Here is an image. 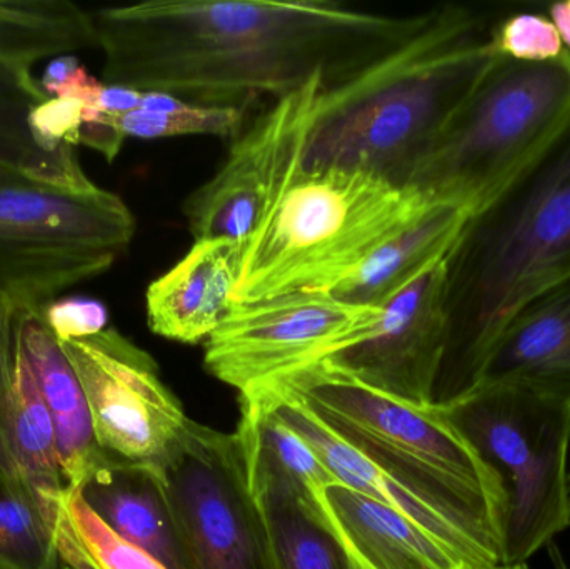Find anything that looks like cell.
I'll return each mask as SVG.
<instances>
[{"label":"cell","instance_id":"obj_37","mask_svg":"<svg viewBox=\"0 0 570 569\" xmlns=\"http://www.w3.org/2000/svg\"><path fill=\"white\" fill-rule=\"evenodd\" d=\"M501 569H531L528 567V563L518 565V567H511V568H501Z\"/></svg>","mask_w":570,"mask_h":569},{"label":"cell","instance_id":"obj_19","mask_svg":"<svg viewBox=\"0 0 570 569\" xmlns=\"http://www.w3.org/2000/svg\"><path fill=\"white\" fill-rule=\"evenodd\" d=\"M0 474L27 488L59 528L66 517L67 487L56 426L17 346L12 381L0 398Z\"/></svg>","mask_w":570,"mask_h":569},{"label":"cell","instance_id":"obj_1","mask_svg":"<svg viewBox=\"0 0 570 569\" xmlns=\"http://www.w3.org/2000/svg\"><path fill=\"white\" fill-rule=\"evenodd\" d=\"M107 86L247 110L322 77L335 89L417 32L334 0H147L92 10Z\"/></svg>","mask_w":570,"mask_h":569},{"label":"cell","instance_id":"obj_25","mask_svg":"<svg viewBox=\"0 0 570 569\" xmlns=\"http://www.w3.org/2000/svg\"><path fill=\"white\" fill-rule=\"evenodd\" d=\"M114 119L126 139L216 136L234 140L246 129V110L199 106L163 92H142L137 109Z\"/></svg>","mask_w":570,"mask_h":569},{"label":"cell","instance_id":"obj_2","mask_svg":"<svg viewBox=\"0 0 570 569\" xmlns=\"http://www.w3.org/2000/svg\"><path fill=\"white\" fill-rule=\"evenodd\" d=\"M494 30L468 7L429 10L424 26L405 42L321 94L301 170H364L407 186L501 57Z\"/></svg>","mask_w":570,"mask_h":569},{"label":"cell","instance_id":"obj_29","mask_svg":"<svg viewBox=\"0 0 570 569\" xmlns=\"http://www.w3.org/2000/svg\"><path fill=\"white\" fill-rule=\"evenodd\" d=\"M494 42L501 56L522 62H546L566 49L551 19L538 13H518L495 26Z\"/></svg>","mask_w":570,"mask_h":569},{"label":"cell","instance_id":"obj_9","mask_svg":"<svg viewBox=\"0 0 570 569\" xmlns=\"http://www.w3.org/2000/svg\"><path fill=\"white\" fill-rule=\"evenodd\" d=\"M160 470L189 569H277L236 434L194 421Z\"/></svg>","mask_w":570,"mask_h":569},{"label":"cell","instance_id":"obj_12","mask_svg":"<svg viewBox=\"0 0 570 569\" xmlns=\"http://www.w3.org/2000/svg\"><path fill=\"white\" fill-rule=\"evenodd\" d=\"M60 344L82 383L100 450L163 467L194 421L164 384L156 360L112 327Z\"/></svg>","mask_w":570,"mask_h":569},{"label":"cell","instance_id":"obj_30","mask_svg":"<svg viewBox=\"0 0 570 569\" xmlns=\"http://www.w3.org/2000/svg\"><path fill=\"white\" fill-rule=\"evenodd\" d=\"M47 327L59 343L86 340L107 330L109 311L106 304L89 297H63L42 311Z\"/></svg>","mask_w":570,"mask_h":569},{"label":"cell","instance_id":"obj_26","mask_svg":"<svg viewBox=\"0 0 570 569\" xmlns=\"http://www.w3.org/2000/svg\"><path fill=\"white\" fill-rule=\"evenodd\" d=\"M56 530L37 498L0 474V569H59Z\"/></svg>","mask_w":570,"mask_h":569},{"label":"cell","instance_id":"obj_34","mask_svg":"<svg viewBox=\"0 0 570 569\" xmlns=\"http://www.w3.org/2000/svg\"><path fill=\"white\" fill-rule=\"evenodd\" d=\"M80 66L82 63L79 62V59L70 56V53L69 56L53 57L52 62L47 66L46 72H43L42 80H40V87H42L43 92L49 97H56L60 87L72 77V73Z\"/></svg>","mask_w":570,"mask_h":569},{"label":"cell","instance_id":"obj_27","mask_svg":"<svg viewBox=\"0 0 570 569\" xmlns=\"http://www.w3.org/2000/svg\"><path fill=\"white\" fill-rule=\"evenodd\" d=\"M257 503L266 517L277 569H354L341 543L298 508L269 498Z\"/></svg>","mask_w":570,"mask_h":569},{"label":"cell","instance_id":"obj_32","mask_svg":"<svg viewBox=\"0 0 570 569\" xmlns=\"http://www.w3.org/2000/svg\"><path fill=\"white\" fill-rule=\"evenodd\" d=\"M16 311L0 301V398L9 390L16 361Z\"/></svg>","mask_w":570,"mask_h":569},{"label":"cell","instance_id":"obj_33","mask_svg":"<svg viewBox=\"0 0 570 569\" xmlns=\"http://www.w3.org/2000/svg\"><path fill=\"white\" fill-rule=\"evenodd\" d=\"M140 99H142L140 90L122 86H107L106 84L100 94L99 107L104 114H109V116H122V114L137 109Z\"/></svg>","mask_w":570,"mask_h":569},{"label":"cell","instance_id":"obj_18","mask_svg":"<svg viewBox=\"0 0 570 569\" xmlns=\"http://www.w3.org/2000/svg\"><path fill=\"white\" fill-rule=\"evenodd\" d=\"M13 327L17 350L26 357L56 426L67 491H76L104 454L82 383L42 313L16 311Z\"/></svg>","mask_w":570,"mask_h":569},{"label":"cell","instance_id":"obj_13","mask_svg":"<svg viewBox=\"0 0 570 569\" xmlns=\"http://www.w3.org/2000/svg\"><path fill=\"white\" fill-rule=\"evenodd\" d=\"M253 390L269 398L284 423L311 444L344 487L404 514L458 558L464 569L502 568L501 537L491 524L372 460L325 426L298 398L283 387L266 384Z\"/></svg>","mask_w":570,"mask_h":569},{"label":"cell","instance_id":"obj_4","mask_svg":"<svg viewBox=\"0 0 570 569\" xmlns=\"http://www.w3.org/2000/svg\"><path fill=\"white\" fill-rule=\"evenodd\" d=\"M431 206L364 170L298 169L247 241L236 303L331 293Z\"/></svg>","mask_w":570,"mask_h":569},{"label":"cell","instance_id":"obj_23","mask_svg":"<svg viewBox=\"0 0 570 569\" xmlns=\"http://www.w3.org/2000/svg\"><path fill=\"white\" fill-rule=\"evenodd\" d=\"M50 97L30 66L0 57V167L70 189L96 186L69 144L49 146L30 126V116Z\"/></svg>","mask_w":570,"mask_h":569},{"label":"cell","instance_id":"obj_35","mask_svg":"<svg viewBox=\"0 0 570 569\" xmlns=\"http://www.w3.org/2000/svg\"><path fill=\"white\" fill-rule=\"evenodd\" d=\"M551 20L561 36L566 49L570 50V0L568 2H558L551 7Z\"/></svg>","mask_w":570,"mask_h":569},{"label":"cell","instance_id":"obj_5","mask_svg":"<svg viewBox=\"0 0 570 569\" xmlns=\"http://www.w3.org/2000/svg\"><path fill=\"white\" fill-rule=\"evenodd\" d=\"M570 122V50L546 62L501 56L407 186L469 216L534 164Z\"/></svg>","mask_w":570,"mask_h":569},{"label":"cell","instance_id":"obj_3","mask_svg":"<svg viewBox=\"0 0 570 569\" xmlns=\"http://www.w3.org/2000/svg\"><path fill=\"white\" fill-rule=\"evenodd\" d=\"M448 267L439 406L478 386L492 346L525 304L570 279V122L534 164L469 217Z\"/></svg>","mask_w":570,"mask_h":569},{"label":"cell","instance_id":"obj_38","mask_svg":"<svg viewBox=\"0 0 570 569\" xmlns=\"http://www.w3.org/2000/svg\"><path fill=\"white\" fill-rule=\"evenodd\" d=\"M568 490H569V501H570V464H569V474H568Z\"/></svg>","mask_w":570,"mask_h":569},{"label":"cell","instance_id":"obj_16","mask_svg":"<svg viewBox=\"0 0 570 569\" xmlns=\"http://www.w3.org/2000/svg\"><path fill=\"white\" fill-rule=\"evenodd\" d=\"M246 243L200 239L146 293L147 324L157 336L184 344L209 340L236 307Z\"/></svg>","mask_w":570,"mask_h":569},{"label":"cell","instance_id":"obj_17","mask_svg":"<svg viewBox=\"0 0 570 569\" xmlns=\"http://www.w3.org/2000/svg\"><path fill=\"white\" fill-rule=\"evenodd\" d=\"M76 491L124 540L167 569H189L160 467L134 463L104 451Z\"/></svg>","mask_w":570,"mask_h":569},{"label":"cell","instance_id":"obj_7","mask_svg":"<svg viewBox=\"0 0 570 569\" xmlns=\"http://www.w3.org/2000/svg\"><path fill=\"white\" fill-rule=\"evenodd\" d=\"M267 384L294 394L325 426L372 460L481 518L501 537V484L439 404L382 393L325 361Z\"/></svg>","mask_w":570,"mask_h":569},{"label":"cell","instance_id":"obj_6","mask_svg":"<svg viewBox=\"0 0 570 569\" xmlns=\"http://www.w3.org/2000/svg\"><path fill=\"white\" fill-rule=\"evenodd\" d=\"M442 410L501 484L502 568L528 563L570 528V380L485 384Z\"/></svg>","mask_w":570,"mask_h":569},{"label":"cell","instance_id":"obj_14","mask_svg":"<svg viewBox=\"0 0 570 569\" xmlns=\"http://www.w3.org/2000/svg\"><path fill=\"white\" fill-rule=\"evenodd\" d=\"M448 257L384 304L381 320L368 336L325 363L382 393L411 403L434 404L448 350Z\"/></svg>","mask_w":570,"mask_h":569},{"label":"cell","instance_id":"obj_10","mask_svg":"<svg viewBox=\"0 0 570 569\" xmlns=\"http://www.w3.org/2000/svg\"><path fill=\"white\" fill-rule=\"evenodd\" d=\"M381 316L382 307L321 291L236 304L207 340L204 361L214 377L244 393L361 343Z\"/></svg>","mask_w":570,"mask_h":569},{"label":"cell","instance_id":"obj_11","mask_svg":"<svg viewBox=\"0 0 570 569\" xmlns=\"http://www.w3.org/2000/svg\"><path fill=\"white\" fill-rule=\"evenodd\" d=\"M324 90L325 80L317 77L276 100L233 140L223 166L184 203L194 239L224 237L247 244L301 169L305 140Z\"/></svg>","mask_w":570,"mask_h":569},{"label":"cell","instance_id":"obj_8","mask_svg":"<svg viewBox=\"0 0 570 569\" xmlns=\"http://www.w3.org/2000/svg\"><path fill=\"white\" fill-rule=\"evenodd\" d=\"M136 219L102 187L70 189L0 167V301L42 313L126 253Z\"/></svg>","mask_w":570,"mask_h":569},{"label":"cell","instance_id":"obj_24","mask_svg":"<svg viewBox=\"0 0 570 569\" xmlns=\"http://www.w3.org/2000/svg\"><path fill=\"white\" fill-rule=\"evenodd\" d=\"M96 46L92 16L69 0H0V57L32 66Z\"/></svg>","mask_w":570,"mask_h":569},{"label":"cell","instance_id":"obj_22","mask_svg":"<svg viewBox=\"0 0 570 569\" xmlns=\"http://www.w3.org/2000/svg\"><path fill=\"white\" fill-rule=\"evenodd\" d=\"M521 380H570V279L525 304L509 321L478 386Z\"/></svg>","mask_w":570,"mask_h":569},{"label":"cell","instance_id":"obj_15","mask_svg":"<svg viewBox=\"0 0 570 569\" xmlns=\"http://www.w3.org/2000/svg\"><path fill=\"white\" fill-rule=\"evenodd\" d=\"M236 438L257 500L285 501L321 524L341 543V530L328 503V490L342 484L311 444L276 413L257 390L239 393Z\"/></svg>","mask_w":570,"mask_h":569},{"label":"cell","instance_id":"obj_31","mask_svg":"<svg viewBox=\"0 0 570 569\" xmlns=\"http://www.w3.org/2000/svg\"><path fill=\"white\" fill-rule=\"evenodd\" d=\"M86 110V104L73 97H50L33 110L30 126L37 137L49 146H79Z\"/></svg>","mask_w":570,"mask_h":569},{"label":"cell","instance_id":"obj_20","mask_svg":"<svg viewBox=\"0 0 570 569\" xmlns=\"http://www.w3.org/2000/svg\"><path fill=\"white\" fill-rule=\"evenodd\" d=\"M327 497L352 568L464 569L431 534L387 504L344 484L331 488Z\"/></svg>","mask_w":570,"mask_h":569},{"label":"cell","instance_id":"obj_21","mask_svg":"<svg viewBox=\"0 0 570 569\" xmlns=\"http://www.w3.org/2000/svg\"><path fill=\"white\" fill-rule=\"evenodd\" d=\"M469 217L465 210L451 204H434L411 226L379 247L331 294L357 306H384L415 277L451 254Z\"/></svg>","mask_w":570,"mask_h":569},{"label":"cell","instance_id":"obj_36","mask_svg":"<svg viewBox=\"0 0 570 569\" xmlns=\"http://www.w3.org/2000/svg\"><path fill=\"white\" fill-rule=\"evenodd\" d=\"M548 553L549 558H551L552 568L554 569H570L568 560H566L564 555H562L561 548L552 541L551 545H548Z\"/></svg>","mask_w":570,"mask_h":569},{"label":"cell","instance_id":"obj_28","mask_svg":"<svg viewBox=\"0 0 570 569\" xmlns=\"http://www.w3.org/2000/svg\"><path fill=\"white\" fill-rule=\"evenodd\" d=\"M66 513L77 541L97 569H167L107 527L77 491H67Z\"/></svg>","mask_w":570,"mask_h":569},{"label":"cell","instance_id":"obj_39","mask_svg":"<svg viewBox=\"0 0 570 569\" xmlns=\"http://www.w3.org/2000/svg\"><path fill=\"white\" fill-rule=\"evenodd\" d=\"M66 569H70V568H67V567H66Z\"/></svg>","mask_w":570,"mask_h":569}]
</instances>
